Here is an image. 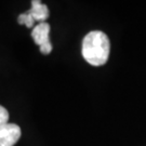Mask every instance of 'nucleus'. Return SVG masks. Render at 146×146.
Returning <instances> with one entry per match:
<instances>
[{"label": "nucleus", "instance_id": "1", "mask_svg": "<svg viewBox=\"0 0 146 146\" xmlns=\"http://www.w3.org/2000/svg\"><path fill=\"white\" fill-rule=\"evenodd\" d=\"M82 56L92 66H101L107 62L110 52L108 37L101 31L88 33L82 40Z\"/></svg>", "mask_w": 146, "mask_h": 146}, {"label": "nucleus", "instance_id": "2", "mask_svg": "<svg viewBox=\"0 0 146 146\" xmlns=\"http://www.w3.org/2000/svg\"><path fill=\"white\" fill-rule=\"evenodd\" d=\"M22 134L21 128L15 123H7L0 127V146H14Z\"/></svg>", "mask_w": 146, "mask_h": 146}, {"label": "nucleus", "instance_id": "3", "mask_svg": "<svg viewBox=\"0 0 146 146\" xmlns=\"http://www.w3.org/2000/svg\"><path fill=\"white\" fill-rule=\"evenodd\" d=\"M49 34H50V25L47 22H43V23H39L38 25L34 27V29L31 31V37L35 43L41 47L43 44L50 42Z\"/></svg>", "mask_w": 146, "mask_h": 146}, {"label": "nucleus", "instance_id": "4", "mask_svg": "<svg viewBox=\"0 0 146 146\" xmlns=\"http://www.w3.org/2000/svg\"><path fill=\"white\" fill-rule=\"evenodd\" d=\"M29 11H31L35 22L37 21L43 23L49 17V9H48L47 5L42 3L41 1L33 0L31 1V9Z\"/></svg>", "mask_w": 146, "mask_h": 146}, {"label": "nucleus", "instance_id": "5", "mask_svg": "<svg viewBox=\"0 0 146 146\" xmlns=\"http://www.w3.org/2000/svg\"><path fill=\"white\" fill-rule=\"evenodd\" d=\"M17 22H19V24L25 25V26L28 27V28L34 27V24H35V20H34V17L31 15V11H27L25 13L20 14L19 17H17Z\"/></svg>", "mask_w": 146, "mask_h": 146}, {"label": "nucleus", "instance_id": "6", "mask_svg": "<svg viewBox=\"0 0 146 146\" xmlns=\"http://www.w3.org/2000/svg\"><path fill=\"white\" fill-rule=\"evenodd\" d=\"M8 120H9V113H8V110H5L3 106L0 105V127L9 123Z\"/></svg>", "mask_w": 146, "mask_h": 146}, {"label": "nucleus", "instance_id": "7", "mask_svg": "<svg viewBox=\"0 0 146 146\" xmlns=\"http://www.w3.org/2000/svg\"><path fill=\"white\" fill-rule=\"evenodd\" d=\"M39 49H40V52L42 54H49V53L52 52V44H51V42H48L46 44L41 46Z\"/></svg>", "mask_w": 146, "mask_h": 146}]
</instances>
